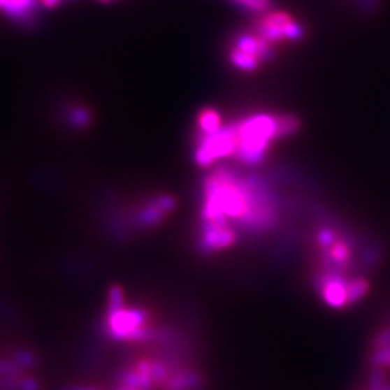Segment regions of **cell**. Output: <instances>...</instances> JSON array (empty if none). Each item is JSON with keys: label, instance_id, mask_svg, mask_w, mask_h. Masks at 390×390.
Here are the masks:
<instances>
[{"label": "cell", "instance_id": "1", "mask_svg": "<svg viewBox=\"0 0 390 390\" xmlns=\"http://www.w3.org/2000/svg\"><path fill=\"white\" fill-rule=\"evenodd\" d=\"M237 147L234 159L245 166L262 164L276 140L294 136L301 129V120L294 115L256 113L234 123Z\"/></svg>", "mask_w": 390, "mask_h": 390}, {"label": "cell", "instance_id": "2", "mask_svg": "<svg viewBox=\"0 0 390 390\" xmlns=\"http://www.w3.org/2000/svg\"><path fill=\"white\" fill-rule=\"evenodd\" d=\"M194 149V161L201 168H208L227 158H234L237 147L236 124H224L210 135H197Z\"/></svg>", "mask_w": 390, "mask_h": 390}, {"label": "cell", "instance_id": "3", "mask_svg": "<svg viewBox=\"0 0 390 390\" xmlns=\"http://www.w3.org/2000/svg\"><path fill=\"white\" fill-rule=\"evenodd\" d=\"M254 32L259 34L263 39L270 42L272 45L277 42H298L305 36V28L301 25L292 15L288 12H266L257 20Z\"/></svg>", "mask_w": 390, "mask_h": 390}, {"label": "cell", "instance_id": "4", "mask_svg": "<svg viewBox=\"0 0 390 390\" xmlns=\"http://www.w3.org/2000/svg\"><path fill=\"white\" fill-rule=\"evenodd\" d=\"M237 242V231L227 223H201L198 245L207 254L219 253L230 249Z\"/></svg>", "mask_w": 390, "mask_h": 390}, {"label": "cell", "instance_id": "5", "mask_svg": "<svg viewBox=\"0 0 390 390\" xmlns=\"http://www.w3.org/2000/svg\"><path fill=\"white\" fill-rule=\"evenodd\" d=\"M233 48L240 50L249 55L256 57L260 61H268L273 58L275 50L270 42L263 39L256 32H245L237 35L233 42Z\"/></svg>", "mask_w": 390, "mask_h": 390}, {"label": "cell", "instance_id": "6", "mask_svg": "<svg viewBox=\"0 0 390 390\" xmlns=\"http://www.w3.org/2000/svg\"><path fill=\"white\" fill-rule=\"evenodd\" d=\"M39 6V0H0V12L19 22L29 19Z\"/></svg>", "mask_w": 390, "mask_h": 390}, {"label": "cell", "instance_id": "7", "mask_svg": "<svg viewBox=\"0 0 390 390\" xmlns=\"http://www.w3.org/2000/svg\"><path fill=\"white\" fill-rule=\"evenodd\" d=\"M224 120L220 112L212 107H205L197 116V130L198 135H210L220 130L224 126Z\"/></svg>", "mask_w": 390, "mask_h": 390}, {"label": "cell", "instance_id": "8", "mask_svg": "<svg viewBox=\"0 0 390 390\" xmlns=\"http://www.w3.org/2000/svg\"><path fill=\"white\" fill-rule=\"evenodd\" d=\"M229 59L233 67L240 71H254L259 68V65L262 64V61L257 59L256 57L249 55V54L237 50V48H233V47L229 52Z\"/></svg>", "mask_w": 390, "mask_h": 390}, {"label": "cell", "instance_id": "9", "mask_svg": "<svg viewBox=\"0 0 390 390\" xmlns=\"http://www.w3.org/2000/svg\"><path fill=\"white\" fill-rule=\"evenodd\" d=\"M67 119L70 124L75 129H85L92 123V113L85 107H73L67 112Z\"/></svg>", "mask_w": 390, "mask_h": 390}, {"label": "cell", "instance_id": "10", "mask_svg": "<svg viewBox=\"0 0 390 390\" xmlns=\"http://www.w3.org/2000/svg\"><path fill=\"white\" fill-rule=\"evenodd\" d=\"M234 5L253 13H266L270 10L273 0H231Z\"/></svg>", "mask_w": 390, "mask_h": 390}, {"label": "cell", "instance_id": "11", "mask_svg": "<svg viewBox=\"0 0 390 390\" xmlns=\"http://www.w3.org/2000/svg\"><path fill=\"white\" fill-rule=\"evenodd\" d=\"M372 363L377 367L390 368V344L386 347H380V349H375Z\"/></svg>", "mask_w": 390, "mask_h": 390}, {"label": "cell", "instance_id": "12", "mask_svg": "<svg viewBox=\"0 0 390 390\" xmlns=\"http://www.w3.org/2000/svg\"><path fill=\"white\" fill-rule=\"evenodd\" d=\"M62 2H64V0H39V5H41L43 9L52 10V9H57Z\"/></svg>", "mask_w": 390, "mask_h": 390}, {"label": "cell", "instance_id": "13", "mask_svg": "<svg viewBox=\"0 0 390 390\" xmlns=\"http://www.w3.org/2000/svg\"><path fill=\"white\" fill-rule=\"evenodd\" d=\"M357 2L364 10H373L379 3V0H357Z\"/></svg>", "mask_w": 390, "mask_h": 390}, {"label": "cell", "instance_id": "14", "mask_svg": "<svg viewBox=\"0 0 390 390\" xmlns=\"http://www.w3.org/2000/svg\"><path fill=\"white\" fill-rule=\"evenodd\" d=\"M64 390H100V389H96V387H89V386H70V387L64 389Z\"/></svg>", "mask_w": 390, "mask_h": 390}, {"label": "cell", "instance_id": "15", "mask_svg": "<svg viewBox=\"0 0 390 390\" xmlns=\"http://www.w3.org/2000/svg\"><path fill=\"white\" fill-rule=\"evenodd\" d=\"M112 390H138V389H132V387H127V386H122V384H116Z\"/></svg>", "mask_w": 390, "mask_h": 390}, {"label": "cell", "instance_id": "16", "mask_svg": "<svg viewBox=\"0 0 390 390\" xmlns=\"http://www.w3.org/2000/svg\"><path fill=\"white\" fill-rule=\"evenodd\" d=\"M99 2H103V3H108V0H99Z\"/></svg>", "mask_w": 390, "mask_h": 390}, {"label": "cell", "instance_id": "17", "mask_svg": "<svg viewBox=\"0 0 390 390\" xmlns=\"http://www.w3.org/2000/svg\"><path fill=\"white\" fill-rule=\"evenodd\" d=\"M108 2H116V0H108Z\"/></svg>", "mask_w": 390, "mask_h": 390}]
</instances>
